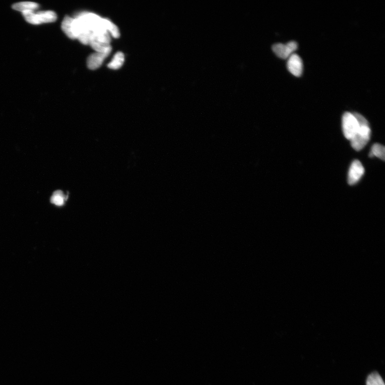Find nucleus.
I'll return each instance as SVG.
<instances>
[{"label":"nucleus","instance_id":"f257e3e1","mask_svg":"<svg viewBox=\"0 0 385 385\" xmlns=\"http://www.w3.org/2000/svg\"><path fill=\"white\" fill-rule=\"evenodd\" d=\"M22 14L26 21L33 25L53 23L57 18L56 14L51 10L42 11L39 12L28 11L23 13Z\"/></svg>","mask_w":385,"mask_h":385},{"label":"nucleus","instance_id":"f03ea898","mask_svg":"<svg viewBox=\"0 0 385 385\" xmlns=\"http://www.w3.org/2000/svg\"><path fill=\"white\" fill-rule=\"evenodd\" d=\"M371 133L369 124L359 126V131L350 140L352 147L357 151L362 150L369 142Z\"/></svg>","mask_w":385,"mask_h":385},{"label":"nucleus","instance_id":"7ed1b4c3","mask_svg":"<svg viewBox=\"0 0 385 385\" xmlns=\"http://www.w3.org/2000/svg\"><path fill=\"white\" fill-rule=\"evenodd\" d=\"M343 130L346 139L350 140L359 129V124L353 113L347 112L343 117Z\"/></svg>","mask_w":385,"mask_h":385},{"label":"nucleus","instance_id":"20e7f679","mask_svg":"<svg viewBox=\"0 0 385 385\" xmlns=\"http://www.w3.org/2000/svg\"><path fill=\"white\" fill-rule=\"evenodd\" d=\"M297 48V43L295 41H290L286 44L283 43H276L273 46V50L275 55L281 58H288L293 54H294Z\"/></svg>","mask_w":385,"mask_h":385},{"label":"nucleus","instance_id":"39448f33","mask_svg":"<svg viewBox=\"0 0 385 385\" xmlns=\"http://www.w3.org/2000/svg\"><path fill=\"white\" fill-rule=\"evenodd\" d=\"M365 172V168L359 161L355 160L352 162L348 172V182L349 185H355L361 180Z\"/></svg>","mask_w":385,"mask_h":385},{"label":"nucleus","instance_id":"423d86ee","mask_svg":"<svg viewBox=\"0 0 385 385\" xmlns=\"http://www.w3.org/2000/svg\"><path fill=\"white\" fill-rule=\"evenodd\" d=\"M288 58L287 67L289 71L295 76L300 77L303 69L302 59L296 54H293Z\"/></svg>","mask_w":385,"mask_h":385},{"label":"nucleus","instance_id":"0eeeda50","mask_svg":"<svg viewBox=\"0 0 385 385\" xmlns=\"http://www.w3.org/2000/svg\"><path fill=\"white\" fill-rule=\"evenodd\" d=\"M110 55V53L96 52L91 54L87 60V65L91 70L99 69L105 61V59Z\"/></svg>","mask_w":385,"mask_h":385},{"label":"nucleus","instance_id":"6e6552de","mask_svg":"<svg viewBox=\"0 0 385 385\" xmlns=\"http://www.w3.org/2000/svg\"><path fill=\"white\" fill-rule=\"evenodd\" d=\"M39 7V5L33 2H21L13 5V9L23 13L28 11H35Z\"/></svg>","mask_w":385,"mask_h":385},{"label":"nucleus","instance_id":"1a4fd4ad","mask_svg":"<svg viewBox=\"0 0 385 385\" xmlns=\"http://www.w3.org/2000/svg\"><path fill=\"white\" fill-rule=\"evenodd\" d=\"M73 18L66 16L62 23V29L70 39H75L73 31Z\"/></svg>","mask_w":385,"mask_h":385},{"label":"nucleus","instance_id":"9d476101","mask_svg":"<svg viewBox=\"0 0 385 385\" xmlns=\"http://www.w3.org/2000/svg\"><path fill=\"white\" fill-rule=\"evenodd\" d=\"M124 62V55L122 52H117L113 56L112 61L108 65V68L117 70L121 68Z\"/></svg>","mask_w":385,"mask_h":385},{"label":"nucleus","instance_id":"9b49d317","mask_svg":"<svg viewBox=\"0 0 385 385\" xmlns=\"http://www.w3.org/2000/svg\"><path fill=\"white\" fill-rule=\"evenodd\" d=\"M369 156L370 157L376 156L378 158L385 161V148L384 146L379 144L373 145L369 154Z\"/></svg>","mask_w":385,"mask_h":385},{"label":"nucleus","instance_id":"f8f14e48","mask_svg":"<svg viewBox=\"0 0 385 385\" xmlns=\"http://www.w3.org/2000/svg\"><path fill=\"white\" fill-rule=\"evenodd\" d=\"M67 197L65 196L62 191L57 190L53 193L51 198V202L57 206H62L64 204Z\"/></svg>","mask_w":385,"mask_h":385},{"label":"nucleus","instance_id":"ddd939ff","mask_svg":"<svg viewBox=\"0 0 385 385\" xmlns=\"http://www.w3.org/2000/svg\"><path fill=\"white\" fill-rule=\"evenodd\" d=\"M105 26L106 30L113 37L118 38L120 36V32H119L118 27L110 20L105 18Z\"/></svg>","mask_w":385,"mask_h":385},{"label":"nucleus","instance_id":"4468645a","mask_svg":"<svg viewBox=\"0 0 385 385\" xmlns=\"http://www.w3.org/2000/svg\"><path fill=\"white\" fill-rule=\"evenodd\" d=\"M367 385H385L382 377L377 372H374L368 377Z\"/></svg>","mask_w":385,"mask_h":385}]
</instances>
